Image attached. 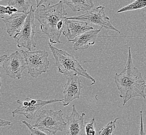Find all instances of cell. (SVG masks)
Segmentation results:
<instances>
[{
  "label": "cell",
  "mask_w": 146,
  "mask_h": 135,
  "mask_svg": "<svg viewBox=\"0 0 146 135\" xmlns=\"http://www.w3.org/2000/svg\"><path fill=\"white\" fill-rule=\"evenodd\" d=\"M74 12L88 11L94 7L93 0H62Z\"/></svg>",
  "instance_id": "15"
},
{
  "label": "cell",
  "mask_w": 146,
  "mask_h": 135,
  "mask_svg": "<svg viewBox=\"0 0 146 135\" xmlns=\"http://www.w3.org/2000/svg\"><path fill=\"white\" fill-rule=\"evenodd\" d=\"M114 80L123 99V106L129 100L137 97L145 98L146 81L141 72L133 65L131 47H129L126 65L120 73H115Z\"/></svg>",
  "instance_id": "1"
},
{
  "label": "cell",
  "mask_w": 146,
  "mask_h": 135,
  "mask_svg": "<svg viewBox=\"0 0 146 135\" xmlns=\"http://www.w3.org/2000/svg\"><path fill=\"white\" fill-rule=\"evenodd\" d=\"M84 113L79 114L76 110L75 106L72 107V112L70 116H66L67 123L65 127V134L70 135H86L84 128Z\"/></svg>",
  "instance_id": "10"
},
{
  "label": "cell",
  "mask_w": 146,
  "mask_h": 135,
  "mask_svg": "<svg viewBox=\"0 0 146 135\" xmlns=\"http://www.w3.org/2000/svg\"><path fill=\"white\" fill-rule=\"evenodd\" d=\"M27 65L28 73L32 77L37 78L46 72L49 68V53L47 51H20Z\"/></svg>",
  "instance_id": "5"
},
{
  "label": "cell",
  "mask_w": 146,
  "mask_h": 135,
  "mask_svg": "<svg viewBox=\"0 0 146 135\" xmlns=\"http://www.w3.org/2000/svg\"><path fill=\"white\" fill-rule=\"evenodd\" d=\"M1 1H2V0H1Z\"/></svg>",
  "instance_id": "25"
},
{
  "label": "cell",
  "mask_w": 146,
  "mask_h": 135,
  "mask_svg": "<svg viewBox=\"0 0 146 135\" xmlns=\"http://www.w3.org/2000/svg\"><path fill=\"white\" fill-rule=\"evenodd\" d=\"M119 118H115L114 121H111L110 123L105 126V127L102 128L98 132V135H114V130L116 128L115 123L117 121L119 120Z\"/></svg>",
  "instance_id": "18"
},
{
  "label": "cell",
  "mask_w": 146,
  "mask_h": 135,
  "mask_svg": "<svg viewBox=\"0 0 146 135\" xmlns=\"http://www.w3.org/2000/svg\"><path fill=\"white\" fill-rule=\"evenodd\" d=\"M31 3V0H9L8 5L14 6L18 12L27 13Z\"/></svg>",
  "instance_id": "16"
},
{
  "label": "cell",
  "mask_w": 146,
  "mask_h": 135,
  "mask_svg": "<svg viewBox=\"0 0 146 135\" xmlns=\"http://www.w3.org/2000/svg\"><path fill=\"white\" fill-rule=\"evenodd\" d=\"M67 14L63 1L53 5L42 4L35 9V18L40 23L42 33L48 37L51 44L62 43L60 39Z\"/></svg>",
  "instance_id": "2"
},
{
  "label": "cell",
  "mask_w": 146,
  "mask_h": 135,
  "mask_svg": "<svg viewBox=\"0 0 146 135\" xmlns=\"http://www.w3.org/2000/svg\"><path fill=\"white\" fill-rule=\"evenodd\" d=\"M7 55H4L1 56L0 57V65H1V67H2V65H3V63L4 61L7 58Z\"/></svg>",
  "instance_id": "23"
},
{
  "label": "cell",
  "mask_w": 146,
  "mask_h": 135,
  "mask_svg": "<svg viewBox=\"0 0 146 135\" xmlns=\"http://www.w3.org/2000/svg\"><path fill=\"white\" fill-rule=\"evenodd\" d=\"M60 101L63 102V99H51L50 100H44L35 99L32 98V97L20 99L17 101L19 106L12 111V114L14 117L17 114H21L25 116L28 119H32L36 116L37 112L42 107Z\"/></svg>",
  "instance_id": "7"
},
{
  "label": "cell",
  "mask_w": 146,
  "mask_h": 135,
  "mask_svg": "<svg viewBox=\"0 0 146 135\" xmlns=\"http://www.w3.org/2000/svg\"><path fill=\"white\" fill-rule=\"evenodd\" d=\"M102 28L93 29L86 31L76 37L71 42L73 43V48L75 51H84L94 45L98 37Z\"/></svg>",
  "instance_id": "14"
},
{
  "label": "cell",
  "mask_w": 146,
  "mask_h": 135,
  "mask_svg": "<svg viewBox=\"0 0 146 135\" xmlns=\"http://www.w3.org/2000/svg\"><path fill=\"white\" fill-rule=\"evenodd\" d=\"M49 46L53 54L56 65L60 73L67 77L75 75L83 76L92 82L91 85L96 83L95 79L88 73L73 55L63 49L56 48L50 42Z\"/></svg>",
  "instance_id": "3"
},
{
  "label": "cell",
  "mask_w": 146,
  "mask_h": 135,
  "mask_svg": "<svg viewBox=\"0 0 146 135\" xmlns=\"http://www.w3.org/2000/svg\"><path fill=\"white\" fill-rule=\"evenodd\" d=\"M28 13L29 11L27 13L17 12L9 17L2 18L5 23L6 31L9 37H14L19 33L24 25Z\"/></svg>",
  "instance_id": "13"
},
{
  "label": "cell",
  "mask_w": 146,
  "mask_h": 135,
  "mask_svg": "<svg viewBox=\"0 0 146 135\" xmlns=\"http://www.w3.org/2000/svg\"><path fill=\"white\" fill-rule=\"evenodd\" d=\"M18 12L16 8L11 6H0V14L1 18L6 17V15L11 16L15 13Z\"/></svg>",
  "instance_id": "19"
},
{
  "label": "cell",
  "mask_w": 146,
  "mask_h": 135,
  "mask_svg": "<svg viewBox=\"0 0 146 135\" xmlns=\"http://www.w3.org/2000/svg\"><path fill=\"white\" fill-rule=\"evenodd\" d=\"M82 88V80L78 76H68L63 91L64 98L63 99V106H68L73 100L79 99Z\"/></svg>",
  "instance_id": "11"
},
{
  "label": "cell",
  "mask_w": 146,
  "mask_h": 135,
  "mask_svg": "<svg viewBox=\"0 0 146 135\" xmlns=\"http://www.w3.org/2000/svg\"><path fill=\"white\" fill-rule=\"evenodd\" d=\"M2 68L5 71L6 74L14 79H21L23 70L27 68L25 58L18 51H16L7 57L3 63Z\"/></svg>",
  "instance_id": "9"
},
{
  "label": "cell",
  "mask_w": 146,
  "mask_h": 135,
  "mask_svg": "<svg viewBox=\"0 0 146 135\" xmlns=\"http://www.w3.org/2000/svg\"><path fill=\"white\" fill-rule=\"evenodd\" d=\"M146 7V0H135L128 5L125 6L117 11V13L125 11H137Z\"/></svg>",
  "instance_id": "17"
},
{
  "label": "cell",
  "mask_w": 146,
  "mask_h": 135,
  "mask_svg": "<svg viewBox=\"0 0 146 135\" xmlns=\"http://www.w3.org/2000/svg\"><path fill=\"white\" fill-rule=\"evenodd\" d=\"M82 20L65 18L64 28L63 34L66 37L69 42H72L76 37L86 31L94 29L92 26Z\"/></svg>",
  "instance_id": "12"
},
{
  "label": "cell",
  "mask_w": 146,
  "mask_h": 135,
  "mask_svg": "<svg viewBox=\"0 0 146 135\" xmlns=\"http://www.w3.org/2000/svg\"><path fill=\"white\" fill-rule=\"evenodd\" d=\"M66 125L62 110L54 111L44 109L37 116L35 126L45 132L46 135H55L63 132Z\"/></svg>",
  "instance_id": "4"
},
{
  "label": "cell",
  "mask_w": 146,
  "mask_h": 135,
  "mask_svg": "<svg viewBox=\"0 0 146 135\" xmlns=\"http://www.w3.org/2000/svg\"><path fill=\"white\" fill-rule=\"evenodd\" d=\"M22 122L23 124H25L27 127L28 128L29 130L31 131V135H46L45 132H43L42 130H39V128H38L36 126H35V125H32L30 124L29 123H28L26 121H23Z\"/></svg>",
  "instance_id": "21"
},
{
  "label": "cell",
  "mask_w": 146,
  "mask_h": 135,
  "mask_svg": "<svg viewBox=\"0 0 146 135\" xmlns=\"http://www.w3.org/2000/svg\"><path fill=\"white\" fill-rule=\"evenodd\" d=\"M70 19L82 20L89 23L100 26L104 28L115 31L120 33V31L115 28L110 21V18L107 17L105 12V7L99 6L97 7L88 11L87 13L82 15L67 17Z\"/></svg>",
  "instance_id": "8"
},
{
  "label": "cell",
  "mask_w": 146,
  "mask_h": 135,
  "mask_svg": "<svg viewBox=\"0 0 146 135\" xmlns=\"http://www.w3.org/2000/svg\"><path fill=\"white\" fill-rule=\"evenodd\" d=\"M48 0H35L36 3V7H38L40 5L43 4V3H45Z\"/></svg>",
  "instance_id": "24"
},
{
  "label": "cell",
  "mask_w": 146,
  "mask_h": 135,
  "mask_svg": "<svg viewBox=\"0 0 146 135\" xmlns=\"http://www.w3.org/2000/svg\"><path fill=\"white\" fill-rule=\"evenodd\" d=\"M33 6H31L25 23L21 30L16 36L14 37L19 48L28 49L32 51L36 47V43L34 41L36 25L35 23V9Z\"/></svg>",
  "instance_id": "6"
},
{
  "label": "cell",
  "mask_w": 146,
  "mask_h": 135,
  "mask_svg": "<svg viewBox=\"0 0 146 135\" xmlns=\"http://www.w3.org/2000/svg\"><path fill=\"white\" fill-rule=\"evenodd\" d=\"M0 126L1 127H3L6 126L8 125H10L11 124V122L9 121H6L4 120H3L2 118L0 119Z\"/></svg>",
  "instance_id": "22"
},
{
  "label": "cell",
  "mask_w": 146,
  "mask_h": 135,
  "mask_svg": "<svg viewBox=\"0 0 146 135\" xmlns=\"http://www.w3.org/2000/svg\"><path fill=\"white\" fill-rule=\"evenodd\" d=\"M96 121L95 118H93L88 122L84 123V128L86 135H94L96 134Z\"/></svg>",
  "instance_id": "20"
}]
</instances>
